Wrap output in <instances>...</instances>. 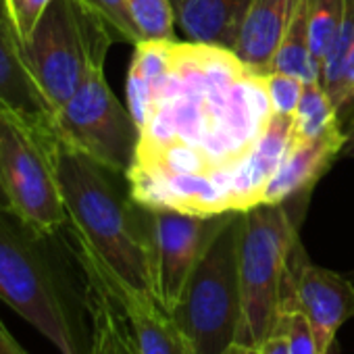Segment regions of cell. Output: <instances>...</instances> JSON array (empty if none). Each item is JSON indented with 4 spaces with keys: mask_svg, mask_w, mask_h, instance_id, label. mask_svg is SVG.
Segmentation results:
<instances>
[{
    "mask_svg": "<svg viewBox=\"0 0 354 354\" xmlns=\"http://www.w3.org/2000/svg\"><path fill=\"white\" fill-rule=\"evenodd\" d=\"M271 115L263 75H254L232 50L173 42L171 65L140 125L131 169L209 177L232 211V173Z\"/></svg>",
    "mask_w": 354,
    "mask_h": 354,
    "instance_id": "cell-1",
    "label": "cell"
},
{
    "mask_svg": "<svg viewBox=\"0 0 354 354\" xmlns=\"http://www.w3.org/2000/svg\"><path fill=\"white\" fill-rule=\"evenodd\" d=\"M117 173L59 140V180L80 267L156 296L152 211L119 190Z\"/></svg>",
    "mask_w": 354,
    "mask_h": 354,
    "instance_id": "cell-2",
    "label": "cell"
},
{
    "mask_svg": "<svg viewBox=\"0 0 354 354\" xmlns=\"http://www.w3.org/2000/svg\"><path fill=\"white\" fill-rule=\"evenodd\" d=\"M61 234H40L13 213H0V300L61 354H90L86 283H73L59 252Z\"/></svg>",
    "mask_w": 354,
    "mask_h": 354,
    "instance_id": "cell-3",
    "label": "cell"
},
{
    "mask_svg": "<svg viewBox=\"0 0 354 354\" xmlns=\"http://www.w3.org/2000/svg\"><path fill=\"white\" fill-rule=\"evenodd\" d=\"M0 182L9 211L28 227L40 234L67 227L55 117L26 119L0 111Z\"/></svg>",
    "mask_w": 354,
    "mask_h": 354,
    "instance_id": "cell-4",
    "label": "cell"
},
{
    "mask_svg": "<svg viewBox=\"0 0 354 354\" xmlns=\"http://www.w3.org/2000/svg\"><path fill=\"white\" fill-rule=\"evenodd\" d=\"M244 213L234 211L190 273L171 310L196 354H221L242 327L240 236Z\"/></svg>",
    "mask_w": 354,
    "mask_h": 354,
    "instance_id": "cell-5",
    "label": "cell"
},
{
    "mask_svg": "<svg viewBox=\"0 0 354 354\" xmlns=\"http://www.w3.org/2000/svg\"><path fill=\"white\" fill-rule=\"evenodd\" d=\"M298 219L286 203L259 205L244 211L240 236L242 327L238 342L261 346L275 333L283 304V286Z\"/></svg>",
    "mask_w": 354,
    "mask_h": 354,
    "instance_id": "cell-6",
    "label": "cell"
},
{
    "mask_svg": "<svg viewBox=\"0 0 354 354\" xmlns=\"http://www.w3.org/2000/svg\"><path fill=\"white\" fill-rule=\"evenodd\" d=\"M113 42V32L82 0H50L26 42V55L57 111L94 67L104 65Z\"/></svg>",
    "mask_w": 354,
    "mask_h": 354,
    "instance_id": "cell-7",
    "label": "cell"
},
{
    "mask_svg": "<svg viewBox=\"0 0 354 354\" xmlns=\"http://www.w3.org/2000/svg\"><path fill=\"white\" fill-rule=\"evenodd\" d=\"M55 127L59 140L111 169L127 175L136 160L140 127L104 77V65L94 67L77 92L57 111Z\"/></svg>",
    "mask_w": 354,
    "mask_h": 354,
    "instance_id": "cell-8",
    "label": "cell"
},
{
    "mask_svg": "<svg viewBox=\"0 0 354 354\" xmlns=\"http://www.w3.org/2000/svg\"><path fill=\"white\" fill-rule=\"evenodd\" d=\"M232 213L203 217L169 209L152 211L154 286L156 298L169 313L180 302L190 273Z\"/></svg>",
    "mask_w": 354,
    "mask_h": 354,
    "instance_id": "cell-9",
    "label": "cell"
},
{
    "mask_svg": "<svg viewBox=\"0 0 354 354\" xmlns=\"http://www.w3.org/2000/svg\"><path fill=\"white\" fill-rule=\"evenodd\" d=\"M283 304H292L304 313L319 352L327 354L337 329L354 317V283L329 269L313 265L300 242H296L288 263Z\"/></svg>",
    "mask_w": 354,
    "mask_h": 354,
    "instance_id": "cell-10",
    "label": "cell"
},
{
    "mask_svg": "<svg viewBox=\"0 0 354 354\" xmlns=\"http://www.w3.org/2000/svg\"><path fill=\"white\" fill-rule=\"evenodd\" d=\"M80 271L88 286L104 292L121 310L140 354H196L173 315L156 296L90 267H80Z\"/></svg>",
    "mask_w": 354,
    "mask_h": 354,
    "instance_id": "cell-11",
    "label": "cell"
},
{
    "mask_svg": "<svg viewBox=\"0 0 354 354\" xmlns=\"http://www.w3.org/2000/svg\"><path fill=\"white\" fill-rule=\"evenodd\" d=\"M0 111L26 119H53L57 115L30 67L7 0H0Z\"/></svg>",
    "mask_w": 354,
    "mask_h": 354,
    "instance_id": "cell-12",
    "label": "cell"
},
{
    "mask_svg": "<svg viewBox=\"0 0 354 354\" xmlns=\"http://www.w3.org/2000/svg\"><path fill=\"white\" fill-rule=\"evenodd\" d=\"M294 117L273 113L254 142L250 154L232 173L230 180V203L232 211H248L261 205V196L269 180L275 175L286 150L292 142Z\"/></svg>",
    "mask_w": 354,
    "mask_h": 354,
    "instance_id": "cell-13",
    "label": "cell"
},
{
    "mask_svg": "<svg viewBox=\"0 0 354 354\" xmlns=\"http://www.w3.org/2000/svg\"><path fill=\"white\" fill-rule=\"evenodd\" d=\"M346 144V131L339 127L319 140L290 142L275 175L263 190L261 205H281L294 196L308 192L313 184L327 171L331 160L342 152Z\"/></svg>",
    "mask_w": 354,
    "mask_h": 354,
    "instance_id": "cell-14",
    "label": "cell"
},
{
    "mask_svg": "<svg viewBox=\"0 0 354 354\" xmlns=\"http://www.w3.org/2000/svg\"><path fill=\"white\" fill-rule=\"evenodd\" d=\"M252 0H171L175 26L194 44L236 48Z\"/></svg>",
    "mask_w": 354,
    "mask_h": 354,
    "instance_id": "cell-15",
    "label": "cell"
},
{
    "mask_svg": "<svg viewBox=\"0 0 354 354\" xmlns=\"http://www.w3.org/2000/svg\"><path fill=\"white\" fill-rule=\"evenodd\" d=\"M298 7V0H252L234 55L254 73L271 71L279 42Z\"/></svg>",
    "mask_w": 354,
    "mask_h": 354,
    "instance_id": "cell-16",
    "label": "cell"
},
{
    "mask_svg": "<svg viewBox=\"0 0 354 354\" xmlns=\"http://www.w3.org/2000/svg\"><path fill=\"white\" fill-rule=\"evenodd\" d=\"M173 42H140L127 73V109L133 115L138 127L142 125L152 94L171 65Z\"/></svg>",
    "mask_w": 354,
    "mask_h": 354,
    "instance_id": "cell-17",
    "label": "cell"
},
{
    "mask_svg": "<svg viewBox=\"0 0 354 354\" xmlns=\"http://www.w3.org/2000/svg\"><path fill=\"white\" fill-rule=\"evenodd\" d=\"M86 304L92 337L90 354H140L121 310L104 292L86 283Z\"/></svg>",
    "mask_w": 354,
    "mask_h": 354,
    "instance_id": "cell-18",
    "label": "cell"
},
{
    "mask_svg": "<svg viewBox=\"0 0 354 354\" xmlns=\"http://www.w3.org/2000/svg\"><path fill=\"white\" fill-rule=\"evenodd\" d=\"M271 71L296 75L304 82H319L317 69L310 59L308 42V5L306 0H298V7L290 19V26L279 42ZM269 71V73H271Z\"/></svg>",
    "mask_w": 354,
    "mask_h": 354,
    "instance_id": "cell-19",
    "label": "cell"
},
{
    "mask_svg": "<svg viewBox=\"0 0 354 354\" xmlns=\"http://www.w3.org/2000/svg\"><path fill=\"white\" fill-rule=\"evenodd\" d=\"M339 127L342 123L337 119V111L329 100L327 92L323 90V86L319 82H304V92L294 113L292 138L300 142H310Z\"/></svg>",
    "mask_w": 354,
    "mask_h": 354,
    "instance_id": "cell-20",
    "label": "cell"
},
{
    "mask_svg": "<svg viewBox=\"0 0 354 354\" xmlns=\"http://www.w3.org/2000/svg\"><path fill=\"white\" fill-rule=\"evenodd\" d=\"M308 5V42H310V59L317 69V77L321 75L323 61L333 44V38L342 26L346 0H306Z\"/></svg>",
    "mask_w": 354,
    "mask_h": 354,
    "instance_id": "cell-21",
    "label": "cell"
},
{
    "mask_svg": "<svg viewBox=\"0 0 354 354\" xmlns=\"http://www.w3.org/2000/svg\"><path fill=\"white\" fill-rule=\"evenodd\" d=\"M352 46H354V0H346L342 26L333 38V44H331L325 61H323L321 75H319V84L323 86V90L327 92L331 102L337 96L342 73H344V67H346V61H348Z\"/></svg>",
    "mask_w": 354,
    "mask_h": 354,
    "instance_id": "cell-22",
    "label": "cell"
},
{
    "mask_svg": "<svg viewBox=\"0 0 354 354\" xmlns=\"http://www.w3.org/2000/svg\"><path fill=\"white\" fill-rule=\"evenodd\" d=\"M142 42H175V13L171 0H127Z\"/></svg>",
    "mask_w": 354,
    "mask_h": 354,
    "instance_id": "cell-23",
    "label": "cell"
},
{
    "mask_svg": "<svg viewBox=\"0 0 354 354\" xmlns=\"http://www.w3.org/2000/svg\"><path fill=\"white\" fill-rule=\"evenodd\" d=\"M82 3L113 32L115 40L140 44L142 34L129 13L127 0H82Z\"/></svg>",
    "mask_w": 354,
    "mask_h": 354,
    "instance_id": "cell-24",
    "label": "cell"
},
{
    "mask_svg": "<svg viewBox=\"0 0 354 354\" xmlns=\"http://www.w3.org/2000/svg\"><path fill=\"white\" fill-rule=\"evenodd\" d=\"M275 333L286 339L288 354H321L317 348V339H315L308 319L304 317V313L300 308H296L292 304L281 306Z\"/></svg>",
    "mask_w": 354,
    "mask_h": 354,
    "instance_id": "cell-25",
    "label": "cell"
},
{
    "mask_svg": "<svg viewBox=\"0 0 354 354\" xmlns=\"http://www.w3.org/2000/svg\"><path fill=\"white\" fill-rule=\"evenodd\" d=\"M263 84H265L267 98L271 102L273 113L294 117L300 96L304 92V80H300L296 75L271 71V73L263 75Z\"/></svg>",
    "mask_w": 354,
    "mask_h": 354,
    "instance_id": "cell-26",
    "label": "cell"
},
{
    "mask_svg": "<svg viewBox=\"0 0 354 354\" xmlns=\"http://www.w3.org/2000/svg\"><path fill=\"white\" fill-rule=\"evenodd\" d=\"M48 5H50V0H7L9 13L15 21V28H17L24 44L32 36L38 19L42 17V13L46 11Z\"/></svg>",
    "mask_w": 354,
    "mask_h": 354,
    "instance_id": "cell-27",
    "label": "cell"
},
{
    "mask_svg": "<svg viewBox=\"0 0 354 354\" xmlns=\"http://www.w3.org/2000/svg\"><path fill=\"white\" fill-rule=\"evenodd\" d=\"M333 106H335L337 119H339V123L344 127L348 117H352V113H354V46H352V50L348 55V61H346V67H344V73H342L339 90H337V96L333 100Z\"/></svg>",
    "mask_w": 354,
    "mask_h": 354,
    "instance_id": "cell-28",
    "label": "cell"
},
{
    "mask_svg": "<svg viewBox=\"0 0 354 354\" xmlns=\"http://www.w3.org/2000/svg\"><path fill=\"white\" fill-rule=\"evenodd\" d=\"M0 354H28L21 344L11 335L7 325L0 321Z\"/></svg>",
    "mask_w": 354,
    "mask_h": 354,
    "instance_id": "cell-29",
    "label": "cell"
},
{
    "mask_svg": "<svg viewBox=\"0 0 354 354\" xmlns=\"http://www.w3.org/2000/svg\"><path fill=\"white\" fill-rule=\"evenodd\" d=\"M259 354H288V346L286 339L277 333H273L271 337H267L261 346H259Z\"/></svg>",
    "mask_w": 354,
    "mask_h": 354,
    "instance_id": "cell-30",
    "label": "cell"
},
{
    "mask_svg": "<svg viewBox=\"0 0 354 354\" xmlns=\"http://www.w3.org/2000/svg\"><path fill=\"white\" fill-rule=\"evenodd\" d=\"M221 354H259V346H248V344L236 342Z\"/></svg>",
    "mask_w": 354,
    "mask_h": 354,
    "instance_id": "cell-31",
    "label": "cell"
},
{
    "mask_svg": "<svg viewBox=\"0 0 354 354\" xmlns=\"http://www.w3.org/2000/svg\"><path fill=\"white\" fill-rule=\"evenodd\" d=\"M339 154H344V156H352L354 158V125H352V129L350 131H346V144H344V148H342V152Z\"/></svg>",
    "mask_w": 354,
    "mask_h": 354,
    "instance_id": "cell-32",
    "label": "cell"
},
{
    "mask_svg": "<svg viewBox=\"0 0 354 354\" xmlns=\"http://www.w3.org/2000/svg\"><path fill=\"white\" fill-rule=\"evenodd\" d=\"M0 213H11L9 211V201H7L5 190H3V182H0Z\"/></svg>",
    "mask_w": 354,
    "mask_h": 354,
    "instance_id": "cell-33",
    "label": "cell"
}]
</instances>
